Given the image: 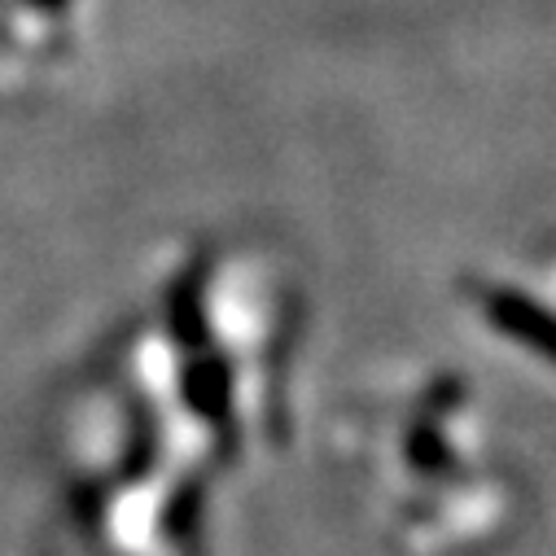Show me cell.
Instances as JSON below:
<instances>
[{
	"label": "cell",
	"mask_w": 556,
	"mask_h": 556,
	"mask_svg": "<svg viewBox=\"0 0 556 556\" xmlns=\"http://www.w3.org/2000/svg\"><path fill=\"white\" fill-rule=\"evenodd\" d=\"M167 329L185 351H206V263H189L167 290Z\"/></svg>",
	"instance_id": "3"
},
{
	"label": "cell",
	"mask_w": 556,
	"mask_h": 556,
	"mask_svg": "<svg viewBox=\"0 0 556 556\" xmlns=\"http://www.w3.org/2000/svg\"><path fill=\"white\" fill-rule=\"evenodd\" d=\"M180 399L206 426H228L232 416V364L215 351H193L180 372Z\"/></svg>",
	"instance_id": "2"
},
{
	"label": "cell",
	"mask_w": 556,
	"mask_h": 556,
	"mask_svg": "<svg viewBox=\"0 0 556 556\" xmlns=\"http://www.w3.org/2000/svg\"><path fill=\"white\" fill-rule=\"evenodd\" d=\"M465 399V381L460 377H439L430 390H426V421H443V416Z\"/></svg>",
	"instance_id": "7"
},
{
	"label": "cell",
	"mask_w": 556,
	"mask_h": 556,
	"mask_svg": "<svg viewBox=\"0 0 556 556\" xmlns=\"http://www.w3.org/2000/svg\"><path fill=\"white\" fill-rule=\"evenodd\" d=\"M403 460L416 469V473H426V478H443L456 469V452L447 443V434L439 430V421H416L403 439Z\"/></svg>",
	"instance_id": "4"
},
{
	"label": "cell",
	"mask_w": 556,
	"mask_h": 556,
	"mask_svg": "<svg viewBox=\"0 0 556 556\" xmlns=\"http://www.w3.org/2000/svg\"><path fill=\"white\" fill-rule=\"evenodd\" d=\"M159 456V426H154V412L146 403H136V421H131V443H127V460H123V478L141 482L154 469Z\"/></svg>",
	"instance_id": "6"
},
{
	"label": "cell",
	"mask_w": 556,
	"mask_h": 556,
	"mask_svg": "<svg viewBox=\"0 0 556 556\" xmlns=\"http://www.w3.org/2000/svg\"><path fill=\"white\" fill-rule=\"evenodd\" d=\"M45 5H58V0H45Z\"/></svg>",
	"instance_id": "8"
},
{
	"label": "cell",
	"mask_w": 556,
	"mask_h": 556,
	"mask_svg": "<svg viewBox=\"0 0 556 556\" xmlns=\"http://www.w3.org/2000/svg\"><path fill=\"white\" fill-rule=\"evenodd\" d=\"M482 316L491 329H500L508 342H521L530 355L547 359L556 368V312L521 290H486Z\"/></svg>",
	"instance_id": "1"
},
{
	"label": "cell",
	"mask_w": 556,
	"mask_h": 556,
	"mask_svg": "<svg viewBox=\"0 0 556 556\" xmlns=\"http://www.w3.org/2000/svg\"><path fill=\"white\" fill-rule=\"evenodd\" d=\"M202 513H206V482L189 478L180 482V491H172V500L163 504V534L167 539H189L198 526H202Z\"/></svg>",
	"instance_id": "5"
}]
</instances>
